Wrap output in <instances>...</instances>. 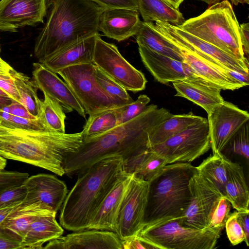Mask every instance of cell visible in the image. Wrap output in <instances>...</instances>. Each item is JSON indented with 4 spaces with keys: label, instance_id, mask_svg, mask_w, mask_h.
<instances>
[{
    "label": "cell",
    "instance_id": "56",
    "mask_svg": "<svg viewBox=\"0 0 249 249\" xmlns=\"http://www.w3.org/2000/svg\"><path fill=\"white\" fill-rule=\"evenodd\" d=\"M231 3L235 5H238L239 3H249V0H231Z\"/></svg>",
    "mask_w": 249,
    "mask_h": 249
},
{
    "label": "cell",
    "instance_id": "5",
    "mask_svg": "<svg viewBox=\"0 0 249 249\" xmlns=\"http://www.w3.org/2000/svg\"><path fill=\"white\" fill-rule=\"evenodd\" d=\"M196 172L189 162L168 164L149 182L143 228L184 215L191 200L189 180Z\"/></svg>",
    "mask_w": 249,
    "mask_h": 249
},
{
    "label": "cell",
    "instance_id": "26",
    "mask_svg": "<svg viewBox=\"0 0 249 249\" xmlns=\"http://www.w3.org/2000/svg\"><path fill=\"white\" fill-rule=\"evenodd\" d=\"M53 212H55L39 202L26 204L20 203L0 224V227L10 231L22 240L34 220Z\"/></svg>",
    "mask_w": 249,
    "mask_h": 249
},
{
    "label": "cell",
    "instance_id": "47",
    "mask_svg": "<svg viewBox=\"0 0 249 249\" xmlns=\"http://www.w3.org/2000/svg\"><path fill=\"white\" fill-rule=\"evenodd\" d=\"M123 249H156L139 234L122 241Z\"/></svg>",
    "mask_w": 249,
    "mask_h": 249
},
{
    "label": "cell",
    "instance_id": "42",
    "mask_svg": "<svg viewBox=\"0 0 249 249\" xmlns=\"http://www.w3.org/2000/svg\"><path fill=\"white\" fill-rule=\"evenodd\" d=\"M225 227L228 238L232 245L235 246L245 241V236L237 219L236 212L230 213Z\"/></svg>",
    "mask_w": 249,
    "mask_h": 249
},
{
    "label": "cell",
    "instance_id": "27",
    "mask_svg": "<svg viewBox=\"0 0 249 249\" xmlns=\"http://www.w3.org/2000/svg\"><path fill=\"white\" fill-rule=\"evenodd\" d=\"M173 85L176 91L175 96L191 101L203 108L207 114L224 100L221 89L217 88L186 81L173 82Z\"/></svg>",
    "mask_w": 249,
    "mask_h": 249
},
{
    "label": "cell",
    "instance_id": "37",
    "mask_svg": "<svg viewBox=\"0 0 249 249\" xmlns=\"http://www.w3.org/2000/svg\"><path fill=\"white\" fill-rule=\"evenodd\" d=\"M249 121L244 124L229 141L221 153H231L247 161L249 158Z\"/></svg>",
    "mask_w": 249,
    "mask_h": 249
},
{
    "label": "cell",
    "instance_id": "1",
    "mask_svg": "<svg viewBox=\"0 0 249 249\" xmlns=\"http://www.w3.org/2000/svg\"><path fill=\"white\" fill-rule=\"evenodd\" d=\"M173 114L168 109L147 105L138 116L118 124L106 133L83 142L78 150L68 155L64 163L65 174L72 176L95 163L120 157L125 161L149 150V136L159 124Z\"/></svg>",
    "mask_w": 249,
    "mask_h": 249
},
{
    "label": "cell",
    "instance_id": "48",
    "mask_svg": "<svg viewBox=\"0 0 249 249\" xmlns=\"http://www.w3.org/2000/svg\"><path fill=\"white\" fill-rule=\"evenodd\" d=\"M3 110L10 114L17 117L29 119H37L31 114L22 104L14 100Z\"/></svg>",
    "mask_w": 249,
    "mask_h": 249
},
{
    "label": "cell",
    "instance_id": "18",
    "mask_svg": "<svg viewBox=\"0 0 249 249\" xmlns=\"http://www.w3.org/2000/svg\"><path fill=\"white\" fill-rule=\"evenodd\" d=\"M33 82L36 89L62 106L65 112L76 111L86 118L83 107L69 86L56 74L39 62L33 63Z\"/></svg>",
    "mask_w": 249,
    "mask_h": 249
},
{
    "label": "cell",
    "instance_id": "43",
    "mask_svg": "<svg viewBox=\"0 0 249 249\" xmlns=\"http://www.w3.org/2000/svg\"><path fill=\"white\" fill-rule=\"evenodd\" d=\"M29 177V174L17 171H0V193L3 191L21 185Z\"/></svg>",
    "mask_w": 249,
    "mask_h": 249
},
{
    "label": "cell",
    "instance_id": "20",
    "mask_svg": "<svg viewBox=\"0 0 249 249\" xmlns=\"http://www.w3.org/2000/svg\"><path fill=\"white\" fill-rule=\"evenodd\" d=\"M132 175L121 174L92 216L87 229L115 232L119 211Z\"/></svg>",
    "mask_w": 249,
    "mask_h": 249
},
{
    "label": "cell",
    "instance_id": "38",
    "mask_svg": "<svg viewBox=\"0 0 249 249\" xmlns=\"http://www.w3.org/2000/svg\"><path fill=\"white\" fill-rule=\"evenodd\" d=\"M0 125L10 128L49 131L39 117L36 119L21 118L10 114L3 109L0 112Z\"/></svg>",
    "mask_w": 249,
    "mask_h": 249
},
{
    "label": "cell",
    "instance_id": "11",
    "mask_svg": "<svg viewBox=\"0 0 249 249\" xmlns=\"http://www.w3.org/2000/svg\"><path fill=\"white\" fill-rule=\"evenodd\" d=\"M157 29L169 40L194 52L220 67L249 74V63L240 60L216 46L181 30L178 26L156 22Z\"/></svg>",
    "mask_w": 249,
    "mask_h": 249
},
{
    "label": "cell",
    "instance_id": "4",
    "mask_svg": "<svg viewBox=\"0 0 249 249\" xmlns=\"http://www.w3.org/2000/svg\"><path fill=\"white\" fill-rule=\"evenodd\" d=\"M123 159L101 160L77 174L61 207L60 225L72 231L88 229L94 213L123 173Z\"/></svg>",
    "mask_w": 249,
    "mask_h": 249
},
{
    "label": "cell",
    "instance_id": "8",
    "mask_svg": "<svg viewBox=\"0 0 249 249\" xmlns=\"http://www.w3.org/2000/svg\"><path fill=\"white\" fill-rule=\"evenodd\" d=\"M94 63L69 66L57 71L68 84L86 114L119 106L105 92L94 75Z\"/></svg>",
    "mask_w": 249,
    "mask_h": 249
},
{
    "label": "cell",
    "instance_id": "2",
    "mask_svg": "<svg viewBox=\"0 0 249 249\" xmlns=\"http://www.w3.org/2000/svg\"><path fill=\"white\" fill-rule=\"evenodd\" d=\"M83 142L82 132L66 133L10 128L0 125V156L65 175L67 157Z\"/></svg>",
    "mask_w": 249,
    "mask_h": 249
},
{
    "label": "cell",
    "instance_id": "29",
    "mask_svg": "<svg viewBox=\"0 0 249 249\" xmlns=\"http://www.w3.org/2000/svg\"><path fill=\"white\" fill-rule=\"evenodd\" d=\"M167 164L166 160L150 150L123 161V172L149 182Z\"/></svg>",
    "mask_w": 249,
    "mask_h": 249
},
{
    "label": "cell",
    "instance_id": "36",
    "mask_svg": "<svg viewBox=\"0 0 249 249\" xmlns=\"http://www.w3.org/2000/svg\"><path fill=\"white\" fill-rule=\"evenodd\" d=\"M94 75L98 84L118 106H123L134 101L124 88L95 65Z\"/></svg>",
    "mask_w": 249,
    "mask_h": 249
},
{
    "label": "cell",
    "instance_id": "10",
    "mask_svg": "<svg viewBox=\"0 0 249 249\" xmlns=\"http://www.w3.org/2000/svg\"><path fill=\"white\" fill-rule=\"evenodd\" d=\"M93 63L127 91L137 92L145 89L144 74L129 63L113 44L103 40L99 34L96 39Z\"/></svg>",
    "mask_w": 249,
    "mask_h": 249
},
{
    "label": "cell",
    "instance_id": "24",
    "mask_svg": "<svg viewBox=\"0 0 249 249\" xmlns=\"http://www.w3.org/2000/svg\"><path fill=\"white\" fill-rule=\"evenodd\" d=\"M56 213L53 212L34 220L21 240L20 249H43L44 243L62 235L64 230L56 220Z\"/></svg>",
    "mask_w": 249,
    "mask_h": 249
},
{
    "label": "cell",
    "instance_id": "53",
    "mask_svg": "<svg viewBox=\"0 0 249 249\" xmlns=\"http://www.w3.org/2000/svg\"><path fill=\"white\" fill-rule=\"evenodd\" d=\"M13 101L14 100L10 97L0 95V112L4 108L10 105Z\"/></svg>",
    "mask_w": 249,
    "mask_h": 249
},
{
    "label": "cell",
    "instance_id": "57",
    "mask_svg": "<svg viewBox=\"0 0 249 249\" xmlns=\"http://www.w3.org/2000/svg\"><path fill=\"white\" fill-rule=\"evenodd\" d=\"M201 0V1H204L209 4H213L218 2V1L219 0Z\"/></svg>",
    "mask_w": 249,
    "mask_h": 249
},
{
    "label": "cell",
    "instance_id": "9",
    "mask_svg": "<svg viewBox=\"0 0 249 249\" xmlns=\"http://www.w3.org/2000/svg\"><path fill=\"white\" fill-rule=\"evenodd\" d=\"M211 148L207 119L149 149L164 158L167 164L190 162Z\"/></svg>",
    "mask_w": 249,
    "mask_h": 249
},
{
    "label": "cell",
    "instance_id": "19",
    "mask_svg": "<svg viewBox=\"0 0 249 249\" xmlns=\"http://www.w3.org/2000/svg\"><path fill=\"white\" fill-rule=\"evenodd\" d=\"M46 249H123L117 234L107 230L86 229L54 239L43 248Z\"/></svg>",
    "mask_w": 249,
    "mask_h": 249
},
{
    "label": "cell",
    "instance_id": "40",
    "mask_svg": "<svg viewBox=\"0 0 249 249\" xmlns=\"http://www.w3.org/2000/svg\"><path fill=\"white\" fill-rule=\"evenodd\" d=\"M231 204L225 196H222L212 214L208 229L221 232L228 219Z\"/></svg>",
    "mask_w": 249,
    "mask_h": 249
},
{
    "label": "cell",
    "instance_id": "44",
    "mask_svg": "<svg viewBox=\"0 0 249 249\" xmlns=\"http://www.w3.org/2000/svg\"><path fill=\"white\" fill-rule=\"evenodd\" d=\"M21 239L10 231L0 227V249H20Z\"/></svg>",
    "mask_w": 249,
    "mask_h": 249
},
{
    "label": "cell",
    "instance_id": "23",
    "mask_svg": "<svg viewBox=\"0 0 249 249\" xmlns=\"http://www.w3.org/2000/svg\"><path fill=\"white\" fill-rule=\"evenodd\" d=\"M99 34L65 47L38 62L55 73L69 66L93 63L95 41Z\"/></svg>",
    "mask_w": 249,
    "mask_h": 249
},
{
    "label": "cell",
    "instance_id": "17",
    "mask_svg": "<svg viewBox=\"0 0 249 249\" xmlns=\"http://www.w3.org/2000/svg\"><path fill=\"white\" fill-rule=\"evenodd\" d=\"M22 184L27 193L21 204L39 202L56 213L68 193L65 182L51 174H39L29 177Z\"/></svg>",
    "mask_w": 249,
    "mask_h": 249
},
{
    "label": "cell",
    "instance_id": "6",
    "mask_svg": "<svg viewBox=\"0 0 249 249\" xmlns=\"http://www.w3.org/2000/svg\"><path fill=\"white\" fill-rule=\"evenodd\" d=\"M177 26L249 63L241 44L240 25L229 1L213 4L202 14Z\"/></svg>",
    "mask_w": 249,
    "mask_h": 249
},
{
    "label": "cell",
    "instance_id": "13",
    "mask_svg": "<svg viewBox=\"0 0 249 249\" xmlns=\"http://www.w3.org/2000/svg\"><path fill=\"white\" fill-rule=\"evenodd\" d=\"M191 200L184 215L178 218L181 224L198 229L208 228L217 203L223 196L197 172L189 182Z\"/></svg>",
    "mask_w": 249,
    "mask_h": 249
},
{
    "label": "cell",
    "instance_id": "31",
    "mask_svg": "<svg viewBox=\"0 0 249 249\" xmlns=\"http://www.w3.org/2000/svg\"><path fill=\"white\" fill-rule=\"evenodd\" d=\"M138 4L144 22L161 21L178 26L185 21L181 13L163 0H138Z\"/></svg>",
    "mask_w": 249,
    "mask_h": 249
},
{
    "label": "cell",
    "instance_id": "35",
    "mask_svg": "<svg viewBox=\"0 0 249 249\" xmlns=\"http://www.w3.org/2000/svg\"><path fill=\"white\" fill-rule=\"evenodd\" d=\"M43 94L39 118L48 130L65 133L66 115L62 106L47 94Z\"/></svg>",
    "mask_w": 249,
    "mask_h": 249
},
{
    "label": "cell",
    "instance_id": "34",
    "mask_svg": "<svg viewBox=\"0 0 249 249\" xmlns=\"http://www.w3.org/2000/svg\"><path fill=\"white\" fill-rule=\"evenodd\" d=\"M116 108L106 109L89 115L81 131L83 142L97 137L117 125Z\"/></svg>",
    "mask_w": 249,
    "mask_h": 249
},
{
    "label": "cell",
    "instance_id": "32",
    "mask_svg": "<svg viewBox=\"0 0 249 249\" xmlns=\"http://www.w3.org/2000/svg\"><path fill=\"white\" fill-rule=\"evenodd\" d=\"M196 168L200 176L225 196L228 175L223 154H213Z\"/></svg>",
    "mask_w": 249,
    "mask_h": 249
},
{
    "label": "cell",
    "instance_id": "14",
    "mask_svg": "<svg viewBox=\"0 0 249 249\" xmlns=\"http://www.w3.org/2000/svg\"><path fill=\"white\" fill-rule=\"evenodd\" d=\"M249 120V114L232 103L223 101L208 113L213 154L220 153L238 129Z\"/></svg>",
    "mask_w": 249,
    "mask_h": 249
},
{
    "label": "cell",
    "instance_id": "12",
    "mask_svg": "<svg viewBox=\"0 0 249 249\" xmlns=\"http://www.w3.org/2000/svg\"><path fill=\"white\" fill-rule=\"evenodd\" d=\"M149 182L132 175L122 201L115 233L122 240L138 234L143 228Z\"/></svg>",
    "mask_w": 249,
    "mask_h": 249
},
{
    "label": "cell",
    "instance_id": "22",
    "mask_svg": "<svg viewBox=\"0 0 249 249\" xmlns=\"http://www.w3.org/2000/svg\"><path fill=\"white\" fill-rule=\"evenodd\" d=\"M172 42L178 48L183 61L187 63L196 74L215 87L221 90H234L245 86L230 75V69L217 66L197 53Z\"/></svg>",
    "mask_w": 249,
    "mask_h": 249
},
{
    "label": "cell",
    "instance_id": "41",
    "mask_svg": "<svg viewBox=\"0 0 249 249\" xmlns=\"http://www.w3.org/2000/svg\"><path fill=\"white\" fill-rule=\"evenodd\" d=\"M26 189L21 185L7 189L0 193V209L20 204L25 198Z\"/></svg>",
    "mask_w": 249,
    "mask_h": 249
},
{
    "label": "cell",
    "instance_id": "45",
    "mask_svg": "<svg viewBox=\"0 0 249 249\" xmlns=\"http://www.w3.org/2000/svg\"><path fill=\"white\" fill-rule=\"evenodd\" d=\"M99 6L107 8H127L138 10V0H91Z\"/></svg>",
    "mask_w": 249,
    "mask_h": 249
},
{
    "label": "cell",
    "instance_id": "7",
    "mask_svg": "<svg viewBox=\"0 0 249 249\" xmlns=\"http://www.w3.org/2000/svg\"><path fill=\"white\" fill-rule=\"evenodd\" d=\"M221 232L185 226L178 218L143 228L139 234L156 249H213Z\"/></svg>",
    "mask_w": 249,
    "mask_h": 249
},
{
    "label": "cell",
    "instance_id": "54",
    "mask_svg": "<svg viewBox=\"0 0 249 249\" xmlns=\"http://www.w3.org/2000/svg\"><path fill=\"white\" fill-rule=\"evenodd\" d=\"M175 9H178L184 0H163Z\"/></svg>",
    "mask_w": 249,
    "mask_h": 249
},
{
    "label": "cell",
    "instance_id": "21",
    "mask_svg": "<svg viewBox=\"0 0 249 249\" xmlns=\"http://www.w3.org/2000/svg\"><path fill=\"white\" fill-rule=\"evenodd\" d=\"M139 11L127 8H107L99 21V31L118 42L136 35L141 26Z\"/></svg>",
    "mask_w": 249,
    "mask_h": 249
},
{
    "label": "cell",
    "instance_id": "55",
    "mask_svg": "<svg viewBox=\"0 0 249 249\" xmlns=\"http://www.w3.org/2000/svg\"><path fill=\"white\" fill-rule=\"evenodd\" d=\"M6 165V160L0 156V171L3 170Z\"/></svg>",
    "mask_w": 249,
    "mask_h": 249
},
{
    "label": "cell",
    "instance_id": "33",
    "mask_svg": "<svg viewBox=\"0 0 249 249\" xmlns=\"http://www.w3.org/2000/svg\"><path fill=\"white\" fill-rule=\"evenodd\" d=\"M19 96V102L36 118L39 116L41 100L30 77L13 69L10 72Z\"/></svg>",
    "mask_w": 249,
    "mask_h": 249
},
{
    "label": "cell",
    "instance_id": "30",
    "mask_svg": "<svg viewBox=\"0 0 249 249\" xmlns=\"http://www.w3.org/2000/svg\"><path fill=\"white\" fill-rule=\"evenodd\" d=\"M136 36L138 45L173 59L183 61L177 46L168 40L153 22L142 21Z\"/></svg>",
    "mask_w": 249,
    "mask_h": 249
},
{
    "label": "cell",
    "instance_id": "25",
    "mask_svg": "<svg viewBox=\"0 0 249 249\" xmlns=\"http://www.w3.org/2000/svg\"><path fill=\"white\" fill-rule=\"evenodd\" d=\"M223 159L228 175L225 196L237 211L249 212V188L243 168L224 155Z\"/></svg>",
    "mask_w": 249,
    "mask_h": 249
},
{
    "label": "cell",
    "instance_id": "15",
    "mask_svg": "<svg viewBox=\"0 0 249 249\" xmlns=\"http://www.w3.org/2000/svg\"><path fill=\"white\" fill-rule=\"evenodd\" d=\"M138 49L141 60L145 68L155 79L161 84L186 81L215 87L196 74L183 61L163 55L142 45H138Z\"/></svg>",
    "mask_w": 249,
    "mask_h": 249
},
{
    "label": "cell",
    "instance_id": "51",
    "mask_svg": "<svg viewBox=\"0 0 249 249\" xmlns=\"http://www.w3.org/2000/svg\"><path fill=\"white\" fill-rule=\"evenodd\" d=\"M17 206L18 205L15 206L7 207L0 209V224L10 214V213L15 209Z\"/></svg>",
    "mask_w": 249,
    "mask_h": 249
},
{
    "label": "cell",
    "instance_id": "60",
    "mask_svg": "<svg viewBox=\"0 0 249 249\" xmlns=\"http://www.w3.org/2000/svg\"></svg>",
    "mask_w": 249,
    "mask_h": 249
},
{
    "label": "cell",
    "instance_id": "3",
    "mask_svg": "<svg viewBox=\"0 0 249 249\" xmlns=\"http://www.w3.org/2000/svg\"><path fill=\"white\" fill-rule=\"evenodd\" d=\"M105 8L91 0H53L37 36L34 54L38 61L72 43L99 34Z\"/></svg>",
    "mask_w": 249,
    "mask_h": 249
},
{
    "label": "cell",
    "instance_id": "52",
    "mask_svg": "<svg viewBox=\"0 0 249 249\" xmlns=\"http://www.w3.org/2000/svg\"><path fill=\"white\" fill-rule=\"evenodd\" d=\"M13 69L3 59H0V74H9Z\"/></svg>",
    "mask_w": 249,
    "mask_h": 249
},
{
    "label": "cell",
    "instance_id": "16",
    "mask_svg": "<svg viewBox=\"0 0 249 249\" xmlns=\"http://www.w3.org/2000/svg\"><path fill=\"white\" fill-rule=\"evenodd\" d=\"M48 0H0V31L15 32L18 29L42 23Z\"/></svg>",
    "mask_w": 249,
    "mask_h": 249
},
{
    "label": "cell",
    "instance_id": "39",
    "mask_svg": "<svg viewBox=\"0 0 249 249\" xmlns=\"http://www.w3.org/2000/svg\"><path fill=\"white\" fill-rule=\"evenodd\" d=\"M150 102V98L141 94L132 103L116 108L118 124L128 122L141 114Z\"/></svg>",
    "mask_w": 249,
    "mask_h": 249
},
{
    "label": "cell",
    "instance_id": "50",
    "mask_svg": "<svg viewBox=\"0 0 249 249\" xmlns=\"http://www.w3.org/2000/svg\"><path fill=\"white\" fill-rule=\"evenodd\" d=\"M240 39L243 50L248 57L249 53V24L244 23L240 25Z\"/></svg>",
    "mask_w": 249,
    "mask_h": 249
},
{
    "label": "cell",
    "instance_id": "59",
    "mask_svg": "<svg viewBox=\"0 0 249 249\" xmlns=\"http://www.w3.org/2000/svg\"><path fill=\"white\" fill-rule=\"evenodd\" d=\"M0 59H1V57H0Z\"/></svg>",
    "mask_w": 249,
    "mask_h": 249
},
{
    "label": "cell",
    "instance_id": "46",
    "mask_svg": "<svg viewBox=\"0 0 249 249\" xmlns=\"http://www.w3.org/2000/svg\"><path fill=\"white\" fill-rule=\"evenodd\" d=\"M0 89L14 101L19 102V96L10 74H0ZM20 103V102H19Z\"/></svg>",
    "mask_w": 249,
    "mask_h": 249
},
{
    "label": "cell",
    "instance_id": "28",
    "mask_svg": "<svg viewBox=\"0 0 249 249\" xmlns=\"http://www.w3.org/2000/svg\"><path fill=\"white\" fill-rule=\"evenodd\" d=\"M206 119L195 115L191 111L185 114H173L152 130L149 136V149L165 142Z\"/></svg>",
    "mask_w": 249,
    "mask_h": 249
},
{
    "label": "cell",
    "instance_id": "49",
    "mask_svg": "<svg viewBox=\"0 0 249 249\" xmlns=\"http://www.w3.org/2000/svg\"><path fill=\"white\" fill-rule=\"evenodd\" d=\"M237 219L244 231L247 246H249V212H236Z\"/></svg>",
    "mask_w": 249,
    "mask_h": 249
},
{
    "label": "cell",
    "instance_id": "58",
    "mask_svg": "<svg viewBox=\"0 0 249 249\" xmlns=\"http://www.w3.org/2000/svg\"><path fill=\"white\" fill-rule=\"evenodd\" d=\"M0 95L1 96H8L9 97L7 93H6L4 91H3L2 90L0 89Z\"/></svg>",
    "mask_w": 249,
    "mask_h": 249
}]
</instances>
